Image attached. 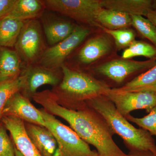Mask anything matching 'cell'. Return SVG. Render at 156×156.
Segmentation results:
<instances>
[{
	"label": "cell",
	"mask_w": 156,
	"mask_h": 156,
	"mask_svg": "<svg viewBox=\"0 0 156 156\" xmlns=\"http://www.w3.org/2000/svg\"><path fill=\"white\" fill-rule=\"evenodd\" d=\"M36 101L48 112L66 120L81 139L96 149L98 156H129L115 142L105 120L93 109L87 105L76 110L62 106L56 94L48 90L40 93Z\"/></svg>",
	"instance_id": "1"
},
{
	"label": "cell",
	"mask_w": 156,
	"mask_h": 156,
	"mask_svg": "<svg viewBox=\"0 0 156 156\" xmlns=\"http://www.w3.org/2000/svg\"><path fill=\"white\" fill-rule=\"evenodd\" d=\"M86 103L103 117L114 134L122 139L129 151H148L156 154L155 141L150 133L143 128H135L105 95L92 98Z\"/></svg>",
	"instance_id": "2"
},
{
	"label": "cell",
	"mask_w": 156,
	"mask_h": 156,
	"mask_svg": "<svg viewBox=\"0 0 156 156\" xmlns=\"http://www.w3.org/2000/svg\"><path fill=\"white\" fill-rule=\"evenodd\" d=\"M62 81L54 92L58 99H61L75 110L87 106V101L105 95L111 89L107 84L85 73L71 69L65 65L61 66Z\"/></svg>",
	"instance_id": "3"
},
{
	"label": "cell",
	"mask_w": 156,
	"mask_h": 156,
	"mask_svg": "<svg viewBox=\"0 0 156 156\" xmlns=\"http://www.w3.org/2000/svg\"><path fill=\"white\" fill-rule=\"evenodd\" d=\"M45 127L55 137L62 156H98L97 151L92 150L89 144L81 139L71 128L64 125L44 109H40Z\"/></svg>",
	"instance_id": "4"
},
{
	"label": "cell",
	"mask_w": 156,
	"mask_h": 156,
	"mask_svg": "<svg viewBox=\"0 0 156 156\" xmlns=\"http://www.w3.org/2000/svg\"><path fill=\"white\" fill-rule=\"evenodd\" d=\"M45 7L83 23L98 26L96 17L102 9L101 0H47Z\"/></svg>",
	"instance_id": "5"
},
{
	"label": "cell",
	"mask_w": 156,
	"mask_h": 156,
	"mask_svg": "<svg viewBox=\"0 0 156 156\" xmlns=\"http://www.w3.org/2000/svg\"><path fill=\"white\" fill-rule=\"evenodd\" d=\"M14 47L26 63L31 64L39 59L44 50L41 27L37 20L24 22Z\"/></svg>",
	"instance_id": "6"
},
{
	"label": "cell",
	"mask_w": 156,
	"mask_h": 156,
	"mask_svg": "<svg viewBox=\"0 0 156 156\" xmlns=\"http://www.w3.org/2000/svg\"><path fill=\"white\" fill-rule=\"evenodd\" d=\"M89 34V29L76 26L73 33L67 38L44 50L39 58V65L54 70L61 68L66 58Z\"/></svg>",
	"instance_id": "7"
},
{
	"label": "cell",
	"mask_w": 156,
	"mask_h": 156,
	"mask_svg": "<svg viewBox=\"0 0 156 156\" xmlns=\"http://www.w3.org/2000/svg\"><path fill=\"white\" fill-rule=\"evenodd\" d=\"M105 96L113 103L117 111L126 117L131 112L144 109L147 113L156 107V91L118 92L111 89Z\"/></svg>",
	"instance_id": "8"
},
{
	"label": "cell",
	"mask_w": 156,
	"mask_h": 156,
	"mask_svg": "<svg viewBox=\"0 0 156 156\" xmlns=\"http://www.w3.org/2000/svg\"><path fill=\"white\" fill-rule=\"evenodd\" d=\"M156 65V58L138 61L122 58L113 59L98 66L96 72L118 83L132 74L146 71Z\"/></svg>",
	"instance_id": "9"
},
{
	"label": "cell",
	"mask_w": 156,
	"mask_h": 156,
	"mask_svg": "<svg viewBox=\"0 0 156 156\" xmlns=\"http://www.w3.org/2000/svg\"><path fill=\"white\" fill-rule=\"evenodd\" d=\"M3 115L17 117L27 122L45 127V122L40 109L32 104L28 98L20 92L13 95L6 104Z\"/></svg>",
	"instance_id": "10"
},
{
	"label": "cell",
	"mask_w": 156,
	"mask_h": 156,
	"mask_svg": "<svg viewBox=\"0 0 156 156\" xmlns=\"http://www.w3.org/2000/svg\"><path fill=\"white\" fill-rule=\"evenodd\" d=\"M1 120L10 132L15 147L23 155L42 156L29 137L24 121L9 115H3Z\"/></svg>",
	"instance_id": "11"
},
{
	"label": "cell",
	"mask_w": 156,
	"mask_h": 156,
	"mask_svg": "<svg viewBox=\"0 0 156 156\" xmlns=\"http://www.w3.org/2000/svg\"><path fill=\"white\" fill-rule=\"evenodd\" d=\"M108 36L105 33L89 39L78 53L79 61L84 64H91L110 53L112 43Z\"/></svg>",
	"instance_id": "12"
},
{
	"label": "cell",
	"mask_w": 156,
	"mask_h": 156,
	"mask_svg": "<svg viewBox=\"0 0 156 156\" xmlns=\"http://www.w3.org/2000/svg\"><path fill=\"white\" fill-rule=\"evenodd\" d=\"M56 71L41 66H30L24 74L26 76L25 88L27 95H33L37 89L45 85L57 86L60 83V79Z\"/></svg>",
	"instance_id": "13"
},
{
	"label": "cell",
	"mask_w": 156,
	"mask_h": 156,
	"mask_svg": "<svg viewBox=\"0 0 156 156\" xmlns=\"http://www.w3.org/2000/svg\"><path fill=\"white\" fill-rule=\"evenodd\" d=\"M29 137L42 156H55L58 144L51 131L45 127L31 123L25 124Z\"/></svg>",
	"instance_id": "14"
},
{
	"label": "cell",
	"mask_w": 156,
	"mask_h": 156,
	"mask_svg": "<svg viewBox=\"0 0 156 156\" xmlns=\"http://www.w3.org/2000/svg\"><path fill=\"white\" fill-rule=\"evenodd\" d=\"M102 7L132 16H146L153 9L151 0H101Z\"/></svg>",
	"instance_id": "15"
},
{
	"label": "cell",
	"mask_w": 156,
	"mask_h": 156,
	"mask_svg": "<svg viewBox=\"0 0 156 156\" xmlns=\"http://www.w3.org/2000/svg\"><path fill=\"white\" fill-rule=\"evenodd\" d=\"M45 7L44 1L17 0L10 13L6 17L25 21L41 15Z\"/></svg>",
	"instance_id": "16"
},
{
	"label": "cell",
	"mask_w": 156,
	"mask_h": 156,
	"mask_svg": "<svg viewBox=\"0 0 156 156\" xmlns=\"http://www.w3.org/2000/svg\"><path fill=\"white\" fill-rule=\"evenodd\" d=\"M96 21L101 26L112 30L128 28L132 22L130 15L104 8L98 14Z\"/></svg>",
	"instance_id": "17"
},
{
	"label": "cell",
	"mask_w": 156,
	"mask_h": 156,
	"mask_svg": "<svg viewBox=\"0 0 156 156\" xmlns=\"http://www.w3.org/2000/svg\"><path fill=\"white\" fill-rule=\"evenodd\" d=\"M76 27L69 21L62 20L44 23V31L48 44L54 46L62 41L73 33Z\"/></svg>",
	"instance_id": "18"
},
{
	"label": "cell",
	"mask_w": 156,
	"mask_h": 156,
	"mask_svg": "<svg viewBox=\"0 0 156 156\" xmlns=\"http://www.w3.org/2000/svg\"><path fill=\"white\" fill-rule=\"evenodd\" d=\"M113 89L118 92L156 91V65L123 87Z\"/></svg>",
	"instance_id": "19"
},
{
	"label": "cell",
	"mask_w": 156,
	"mask_h": 156,
	"mask_svg": "<svg viewBox=\"0 0 156 156\" xmlns=\"http://www.w3.org/2000/svg\"><path fill=\"white\" fill-rule=\"evenodd\" d=\"M20 58L16 51L0 50V82L18 76L20 74Z\"/></svg>",
	"instance_id": "20"
},
{
	"label": "cell",
	"mask_w": 156,
	"mask_h": 156,
	"mask_svg": "<svg viewBox=\"0 0 156 156\" xmlns=\"http://www.w3.org/2000/svg\"><path fill=\"white\" fill-rule=\"evenodd\" d=\"M25 21L7 17L0 19V46L14 47Z\"/></svg>",
	"instance_id": "21"
},
{
	"label": "cell",
	"mask_w": 156,
	"mask_h": 156,
	"mask_svg": "<svg viewBox=\"0 0 156 156\" xmlns=\"http://www.w3.org/2000/svg\"><path fill=\"white\" fill-rule=\"evenodd\" d=\"M26 84V76L24 74L0 82V120L6 104L15 93L23 90Z\"/></svg>",
	"instance_id": "22"
},
{
	"label": "cell",
	"mask_w": 156,
	"mask_h": 156,
	"mask_svg": "<svg viewBox=\"0 0 156 156\" xmlns=\"http://www.w3.org/2000/svg\"><path fill=\"white\" fill-rule=\"evenodd\" d=\"M137 56L156 58V47L146 42L135 40L123 51L122 58L131 59Z\"/></svg>",
	"instance_id": "23"
},
{
	"label": "cell",
	"mask_w": 156,
	"mask_h": 156,
	"mask_svg": "<svg viewBox=\"0 0 156 156\" xmlns=\"http://www.w3.org/2000/svg\"><path fill=\"white\" fill-rule=\"evenodd\" d=\"M131 26L144 38H146L156 47V27L149 20L144 16H132Z\"/></svg>",
	"instance_id": "24"
},
{
	"label": "cell",
	"mask_w": 156,
	"mask_h": 156,
	"mask_svg": "<svg viewBox=\"0 0 156 156\" xmlns=\"http://www.w3.org/2000/svg\"><path fill=\"white\" fill-rule=\"evenodd\" d=\"M98 27H100L104 33L113 37L118 50L126 49L135 40V33L134 31L131 29L126 28L112 30L101 26L99 24Z\"/></svg>",
	"instance_id": "25"
},
{
	"label": "cell",
	"mask_w": 156,
	"mask_h": 156,
	"mask_svg": "<svg viewBox=\"0 0 156 156\" xmlns=\"http://www.w3.org/2000/svg\"><path fill=\"white\" fill-rule=\"evenodd\" d=\"M126 118L129 122L148 131L152 136H156V107L142 118H136L130 114Z\"/></svg>",
	"instance_id": "26"
},
{
	"label": "cell",
	"mask_w": 156,
	"mask_h": 156,
	"mask_svg": "<svg viewBox=\"0 0 156 156\" xmlns=\"http://www.w3.org/2000/svg\"><path fill=\"white\" fill-rule=\"evenodd\" d=\"M0 156H15V146L0 124Z\"/></svg>",
	"instance_id": "27"
},
{
	"label": "cell",
	"mask_w": 156,
	"mask_h": 156,
	"mask_svg": "<svg viewBox=\"0 0 156 156\" xmlns=\"http://www.w3.org/2000/svg\"><path fill=\"white\" fill-rule=\"evenodd\" d=\"M17 0H0V19L10 13Z\"/></svg>",
	"instance_id": "28"
},
{
	"label": "cell",
	"mask_w": 156,
	"mask_h": 156,
	"mask_svg": "<svg viewBox=\"0 0 156 156\" xmlns=\"http://www.w3.org/2000/svg\"><path fill=\"white\" fill-rule=\"evenodd\" d=\"M128 155L129 156H156L155 154L150 151L137 150L130 151Z\"/></svg>",
	"instance_id": "29"
},
{
	"label": "cell",
	"mask_w": 156,
	"mask_h": 156,
	"mask_svg": "<svg viewBox=\"0 0 156 156\" xmlns=\"http://www.w3.org/2000/svg\"><path fill=\"white\" fill-rule=\"evenodd\" d=\"M146 17L156 27V10L153 9L150 10L148 12Z\"/></svg>",
	"instance_id": "30"
},
{
	"label": "cell",
	"mask_w": 156,
	"mask_h": 156,
	"mask_svg": "<svg viewBox=\"0 0 156 156\" xmlns=\"http://www.w3.org/2000/svg\"><path fill=\"white\" fill-rule=\"evenodd\" d=\"M15 156H23V155L22 154L20 153V152L17 150L16 148L15 147Z\"/></svg>",
	"instance_id": "31"
},
{
	"label": "cell",
	"mask_w": 156,
	"mask_h": 156,
	"mask_svg": "<svg viewBox=\"0 0 156 156\" xmlns=\"http://www.w3.org/2000/svg\"><path fill=\"white\" fill-rule=\"evenodd\" d=\"M153 8L154 9L156 10V0L153 1Z\"/></svg>",
	"instance_id": "32"
}]
</instances>
